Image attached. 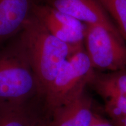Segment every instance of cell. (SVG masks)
<instances>
[{
    "mask_svg": "<svg viewBox=\"0 0 126 126\" xmlns=\"http://www.w3.org/2000/svg\"><path fill=\"white\" fill-rule=\"evenodd\" d=\"M21 32L18 42L38 79L44 99L62 64L81 49L51 34L33 14Z\"/></svg>",
    "mask_w": 126,
    "mask_h": 126,
    "instance_id": "1",
    "label": "cell"
},
{
    "mask_svg": "<svg viewBox=\"0 0 126 126\" xmlns=\"http://www.w3.org/2000/svg\"><path fill=\"white\" fill-rule=\"evenodd\" d=\"M40 100V84L19 42L0 50V107Z\"/></svg>",
    "mask_w": 126,
    "mask_h": 126,
    "instance_id": "2",
    "label": "cell"
},
{
    "mask_svg": "<svg viewBox=\"0 0 126 126\" xmlns=\"http://www.w3.org/2000/svg\"><path fill=\"white\" fill-rule=\"evenodd\" d=\"M94 74V67L83 48L66 60L44 96L46 116L82 94Z\"/></svg>",
    "mask_w": 126,
    "mask_h": 126,
    "instance_id": "3",
    "label": "cell"
},
{
    "mask_svg": "<svg viewBox=\"0 0 126 126\" xmlns=\"http://www.w3.org/2000/svg\"><path fill=\"white\" fill-rule=\"evenodd\" d=\"M84 42L94 69L126 70V45L121 35L101 25H85Z\"/></svg>",
    "mask_w": 126,
    "mask_h": 126,
    "instance_id": "4",
    "label": "cell"
},
{
    "mask_svg": "<svg viewBox=\"0 0 126 126\" xmlns=\"http://www.w3.org/2000/svg\"><path fill=\"white\" fill-rule=\"evenodd\" d=\"M32 14L51 34L72 46L81 49L85 25L50 5L34 3Z\"/></svg>",
    "mask_w": 126,
    "mask_h": 126,
    "instance_id": "5",
    "label": "cell"
},
{
    "mask_svg": "<svg viewBox=\"0 0 126 126\" xmlns=\"http://www.w3.org/2000/svg\"><path fill=\"white\" fill-rule=\"evenodd\" d=\"M51 7L85 25H101L121 35L117 26L97 0H53Z\"/></svg>",
    "mask_w": 126,
    "mask_h": 126,
    "instance_id": "6",
    "label": "cell"
},
{
    "mask_svg": "<svg viewBox=\"0 0 126 126\" xmlns=\"http://www.w3.org/2000/svg\"><path fill=\"white\" fill-rule=\"evenodd\" d=\"M34 4L33 0H0V45L21 32Z\"/></svg>",
    "mask_w": 126,
    "mask_h": 126,
    "instance_id": "7",
    "label": "cell"
},
{
    "mask_svg": "<svg viewBox=\"0 0 126 126\" xmlns=\"http://www.w3.org/2000/svg\"><path fill=\"white\" fill-rule=\"evenodd\" d=\"M94 113L91 99L85 92L46 117L48 126H90Z\"/></svg>",
    "mask_w": 126,
    "mask_h": 126,
    "instance_id": "8",
    "label": "cell"
},
{
    "mask_svg": "<svg viewBox=\"0 0 126 126\" xmlns=\"http://www.w3.org/2000/svg\"><path fill=\"white\" fill-rule=\"evenodd\" d=\"M43 100L16 106L0 107V126H37L46 117Z\"/></svg>",
    "mask_w": 126,
    "mask_h": 126,
    "instance_id": "9",
    "label": "cell"
},
{
    "mask_svg": "<svg viewBox=\"0 0 126 126\" xmlns=\"http://www.w3.org/2000/svg\"><path fill=\"white\" fill-rule=\"evenodd\" d=\"M90 84L104 99L126 95V70L108 74H95Z\"/></svg>",
    "mask_w": 126,
    "mask_h": 126,
    "instance_id": "10",
    "label": "cell"
},
{
    "mask_svg": "<svg viewBox=\"0 0 126 126\" xmlns=\"http://www.w3.org/2000/svg\"><path fill=\"white\" fill-rule=\"evenodd\" d=\"M116 22V25L126 42V0H97Z\"/></svg>",
    "mask_w": 126,
    "mask_h": 126,
    "instance_id": "11",
    "label": "cell"
},
{
    "mask_svg": "<svg viewBox=\"0 0 126 126\" xmlns=\"http://www.w3.org/2000/svg\"><path fill=\"white\" fill-rule=\"evenodd\" d=\"M105 111L113 121L126 116V95H120L106 99Z\"/></svg>",
    "mask_w": 126,
    "mask_h": 126,
    "instance_id": "12",
    "label": "cell"
},
{
    "mask_svg": "<svg viewBox=\"0 0 126 126\" xmlns=\"http://www.w3.org/2000/svg\"><path fill=\"white\" fill-rule=\"evenodd\" d=\"M90 126H114L99 114L94 113Z\"/></svg>",
    "mask_w": 126,
    "mask_h": 126,
    "instance_id": "13",
    "label": "cell"
},
{
    "mask_svg": "<svg viewBox=\"0 0 126 126\" xmlns=\"http://www.w3.org/2000/svg\"><path fill=\"white\" fill-rule=\"evenodd\" d=\"M114 126H126V116L122 119L113 121Z\"/></svg>",
    "mask_w": 126,
    "mask_h": 126,
    "instance_id": "14",
    "label": "cell"
},
{
    "mask_svg": "<svg viewBox=\"0 0 126 126\" xmlns=\"http://www.w3.org/2000/svg\"><path fill=\"white\" fill-rule=\"evenodd\" d=\"M37 126H48V124H47L46 119V117L43 118L42 120L40 121V122L39 123V124H37Z\"/></svg>",
    "mask_w": 126,
    "mask_h": 126,
    "instance_id": "15",
    "label": "cell"
}]
</instances>
